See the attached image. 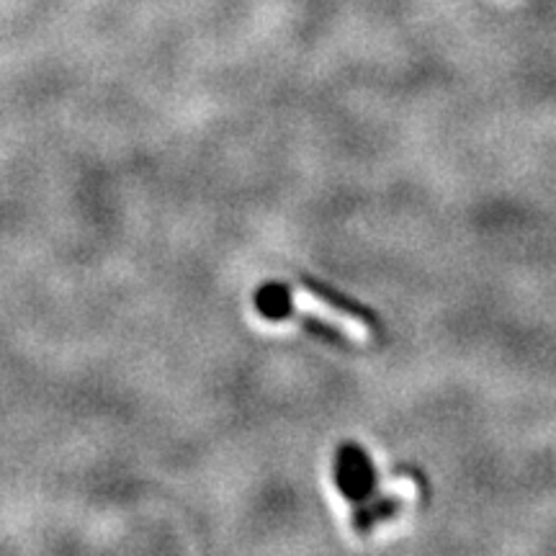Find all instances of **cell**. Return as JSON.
I'll return each mask as SVG.
<instances>
[{
  "instance_id": "cell-2",
  "label": "cell",
  "mask_w": 556,
  "mask_h": 556,
  "mask_svg": "<svg viewBox=\"0 0 556 556\" xmlns=\"http://www.w3.org/2000/svg\"><path fill=\"white\" fill-rule=\"evenodd\" d=\"M336 484L348 503L361 505L371 495H377V469H374L371 458L356 443H343L336 456Z\"/></svg>"
},
{
  "instance_id": "cell-4",
  "label": "cell",
  "mask_w": 556,
  "mask_h": 556,
  "mask_svg": "<svg viewBox=\"0 0 556 556\" xmlns=\"http://www.w3.org/2000/svg\"><path fill=\"white\" fill-rule=\"evenodd\" d=\"M304 287H307V291H312V294H315V296L319 299V302L330 304L332 309L343 312V315H351V317H356V319H361V323L371 325L374 330H379V328H381L379 317L374 315L371 309L361 307L358 302H353L351 296L340 294V291H336V289H332V287H328V283H319V281H312V278H304Z\"/></svg>"
},
{
  "instance_id": "cell-3",
  "label": "cell",
  "mask_w": 556,
  "mask_h": 556,
  "mask_svg": "<svg viewBox=\"0 0 556 556\" xmlns=\"http://www.w3.org/2000/svg\"><path fill=\"white\" fill-rule=\"evenodd\" d=\"M405 507V500L400 495H384L366 500V503L358 505L356 516H353V531L356 533H371L374 528L384 520L397 518V513Z\"/></svg>"
},
{
  "instance_id": "cell-1",
  "label": "cell",
  "mask_w": 556,
  "mask_h": 556,
  "mask_svg": "<svg viewBox=\"0 0 556 556\" xmlns=\"http://www.w3.org/2000/svg\"><path fill=\"white\" fill-rule=\"evenodd\" d=\"M255 309L263 319L268 323H296L299 328L309 336H315L325 343L332 345H353L351 336L345 330H340L338 325L325 323L315 315H304V312H296L294 302H291V289L283 287V283H263V287L255 291Z\"/></svg>"
}]
</instances>
